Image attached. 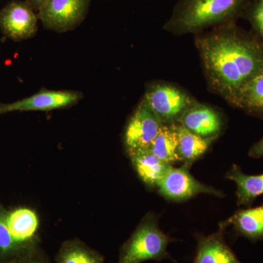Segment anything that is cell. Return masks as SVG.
Masks as SVG:
<instances>
[{"label": "cell", "instance_id": "9c48e42d", "mask_svg": "<svg viewBox=\"0 0 263 263\" xmlns=\"http://www.w3.org/2000/svg\"><path fill=\"white\" fill-rule=\"evenodd\" d=\"M80 92L44 90L29 98L11 103H0V115L14 111H49L75 105L81 100Z\"/></svg>", "mask_w": 263, "mask_h": 263}, {"label": "cell", "instance_id": "cb8c5ba5", "mask_svg": "<svg viewBox=\"0 0 263 263\" xmlns=\"http://www.w3.org/2000/svg\"><path fill=\"white\" fill-rule=\"evenodd\" d=\"M48 0H27V3H28L29 6H30L33 10H38L40 9V8Z\"/></svg>", "mask_w": 263, "mask_h": 263}, {"label": "cell", "instance_id": "6da1fadb", "mask_svg": "<svg viewBox=\"0 0 263 263\" xmlns=\"http://www.w3.org/2000/svg\"><path fill=\"white\" fill-rule=\"evenodd\" d=\"M195 46L208 86L231 105L241 88L263 70V42L230 23L199 33Z\"/></svg>", "mask_w": 263, "mask_h": 263}, {"label": "cell", "instance_id": "8992f818", "mask_svg": "<svg viewBox=\"0 0 263 263\" xmlns=\"http://www.w3.org/2000/svg\"><path fill=\"white\" fill-rule=\"evenodd\" d=\"M190 167L186 164L180 167L171 166L157 185L159 193L167 200L173 201H183L200 194L222 196V193L219 190L195 179L190 174Z\"/></svg>", "mask_w": 263, "mask_h": 263}, {"label": "cell", "instance_id": "7a4b0ae2", "mask_svg": "<svg viewBox=\"0 0 263 263\" xmlns=\"http://www.w3.org/2000/svg\"><path fill=\"white\" fill-rule=\"evenodd\" d=\"M250 0H179L164 30L174 35L199 34L235 23Z\"/></svg>", "mask_w": 263, "mask_h": 263}, {"label": "cell", "instance_id": "3957f363", "mask_svg": "<svg viewBox=\"0 0 263 263\" xmlns=\"http://www.w3.org/2000/svg\"><path fill=\"white\" fill-rule=\"evenodd\" d=\"M171 241V238L159 228L155 216L150 214L142 220L130 238L121 247L117 263L171 259L167 250Z\"/></svg>", "mask_w": 263, "mask_h": 263}, {"label": "cell", "instance_id": "5b68a950", "mask_svg": "<svg viewBox=\"0 0 263 263\" xmlns=\"http://www.w3.org/2000/svg\"><path fill=\"white\" fill-rule=\"evenodd\" d=\"M91 0H48L38 10V18L46 28L65 32L84 20Z\"/></svg>", "mask_w": 263, "mask_h": 263}, {"label": "cell", "instance_id": "7402d4cb", "mask_svg": "<svg viewBox=\"0 0 263 263\" xmlns=\"http://www.w3.org/2000/svg\"><path fill=\"white\" fill-rule=\"evenodd\" d=\"M11 263H49L46 256L43 253L41 249H37V250L22 257V258L17 259L14 262Z\"/></svg>", "mask_w": 263, "mask_h": 263}, {"label": "cell", "instance_id": "4fadbf2b", "mask_svg": "<svg viewBox=\"0 0 263 263\" xmlns=\"http://www.w3.org/2000/svg\"><path fill=\"white\" fill-rule=\"evenodd\" d=\"M129 155L140 179L152 188H157L164 175L173 166L157 158L148 148L132 152Z\"/></svg>", "mask_w": 263, "mask_h": 263}, {"label": "cell", "instance_id": "ac0fdd59", "mask_svg": "<svg viewBox=\"0 0 263 263\" xmlns=\"http://www.w3.org/2000/svg\"><path fill=\"white\" fill-rule=\"evenodd\" d=\"M177 145L176 124H162L148 150L157 158L173 165L179 161L177 156Z\"/></svg>", "mask_w": 263, "mask_h": 263}, {"label": "cell", "instance_id": "e0dca14e", "mask_svg": "<svg viewBox=\"0 0 263 263\" xmlns=\"http://www.w3.org/2000/svg\"><path fill=\"white\" fill-rule=\"evenodd\" d=\"M233 105L250 115L263 118V70L241 88Z\"/></svg>", "mask_w": 263, "mask_h": 263}, {"label": "cell", "instance_id": "2e32d148", "mask_svg": "<svg viewBox=\"0 0 263 263\" xmlns=\"http://www.w3.org/2000/svg\"><path fill=\"white\" fill-rule=\"evenodd\" d=\"M176 129L179 160L190 166L203 155L213 142L215 141L197 136L179 123L176 124Z\"/></svg>", "mask_w": 263, "mask_h": 263}, {"label": "cell", "instance_id": "5bb4252c", "mask_svg": "<svg viewBox=\"0 0 263 263\" xmlns=\"http://www.w3.org/2000/svg\"><path fill=\"white\" fill-rule=\"evenodd\" d=\"M233 226L237 234L252 241L263 240V204L240 210L221 226Z\"/></svg>", "mask_w": 263, "mask_h": 263}, {"label": "cell", "instance_id": "ba28073f", "mask_svg": "<svg viewBox=\"0 0 263 263\" xmlns=\"http://www.w3.org/2000/svg\"><path fill=\"white\" fill-rule=\"evenodd\" d=\"M37 18L27 2L13 1L0 10V29L13 41H24L35 34Z\"/></svg>", "mask_w": 263, "mask_h": 263}, {"label": "cell", "instance_id": "9a60e30c", "mask_svg": "<svg viewBox=\"0 0 263 263\" xmlns=\"http://www.w3.org/2000/svg\"><path fill=\"white\" fill-rule=\"evenodd\" d=\"M227 179L234 181L237 186V203L250 206L257 197L263 195V174L247 175L236 164L228 171Z\"/></svg>", "mask_w": 263, "mask_h": 263}, {"label": "cell", "instance_id": "44dd1931", "mask_svg": "<svg viewBox=\"0 0 263 263\" xmlns=\"http://www.w3.org/2000/svg\"><path fill=\"white\" fill-rule=\"evenodd\" d=\"M241 17L248 21L252 32L263 42V0H250Z\"/></svg>", "mask_w": 263, "mask_h": 263}, {"label": "cell", "instance_id": "603a6c76", "mask_svg": "<svg viewBox=\"0 0 263 263\" xmlns=\"http://www.w3.org/2000/svg\"><path fill=\"white\" fill-rule=\"evenodd\" d=\"M249 156L252 158H261L263 157V138L251 147Z\"/></svg>", "mask_w": 263, "mask_h": 263}, {"label": "cell", "instance_id": "7c38bea8", "mask_svg": "<svg viewBox=\"0 0 263 263\" xmlns=\"http://www.w3.org/2000/svg\"><path fill=\"white\" fill-rule=\"evenodd\" d=\"M7 223L13 239L26 248H39L35 235L39 226L36 213L27 208H20L8 212Z\"/></svg>", "mask_w": 263, "mask_h": 263}, {"label": "cell", "instance_id": "ffe728a7", "mask_svg": "<svg viewBox=\"0 0 263 263\" xmlns=\"http://www.w3.org/2000/svg\"><path fill=\"white\" fill-rule=\"evenodd\" d=\"M8 214L0 203V263L14 262L37 249L26 248L13 239L7 223Z\"/></svg>", "mask_w": 263, "mask_h": 263}, {"label": "cell", "instance_id": "52a82bcc", "mask_svg": "<svg viewBox=\"0 0 263 263\" xmlns=\"http://www.w3.org/2000/svg\"><path fill=\"white\" fill-rule=\"evenodd\" d=\"M162 124L146 102L142 100L129 119L124 132V145L128 154L149 148Z\"/></svg>", "mask_w": 263, "mask_h": 263}, {"label": "cell", "instance_id": "d6986e66", "mask_svg": "<svg viewBox=\"0 0 263 263\" xmlns=\"http://www.w3.org/2000/svg\"><path fill=\"white\" fill-rule=\"evenodd\" d=\"M55 259L57 263H104L101 254L78 239L64 242Z\"/></svg>", "mask_w": 263, "mask_h": 263}, {"label": "cell", "instance_id": "277c9868", "mask_svg": "<svg viewBox=\"0 0 263 263\" xmlns=\"http://www.w3.org/2000/svg\"><path fill=\"white\" fill-rule=\"evenodd\" d=\"M143 100L163 124H177L197 102L181 88L163 81L151 84Z\"/></svg>", "mask_w": 263, "mask_h": 263}, {"label": "cell", "instance_id": "8fae6325", "mask_svg": "<svg viewBox=\"0 0 263 263\" xmlns=\"http://www.w3.org/2000/svg\"><path fill=\"white\" fill-rule=\"evenodd\" d=\"M224 227L217 233L197 235L196 254L193 263H241L224 239Z\"/></svg>", "mask_w": 263, "mask_h": 263}, {"label": "cell", "instance_id": "30bf717a", "mask_svg": "<svg viewBox=\"0 0 263 263\" xmlns=\"http://www.w3.org/2000/svg\"><path fill=\"white\" fill-rule=\"evenodd\" d=\"M178 123L197 136L206 139H217L224 129V121L220 112L198 101L185 112Z\"/></svg>", "mask_w": 263, "mask_h": 263}]
</instances>
